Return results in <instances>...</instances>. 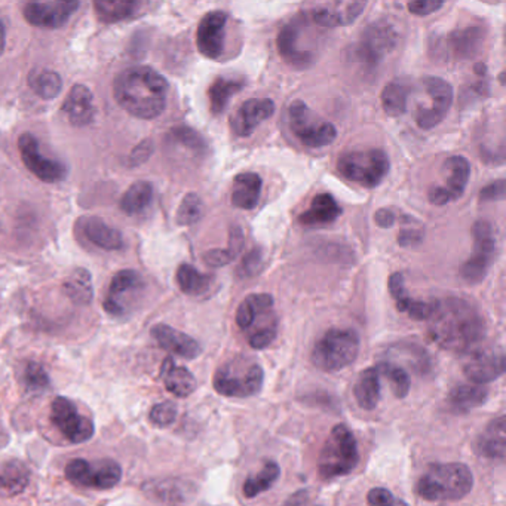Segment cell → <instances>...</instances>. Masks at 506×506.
<instances>
[{"label":"cell","instance_id":"1","mask_svg":"<svg viewBox=\"0 0 506 506\" xmlns=\"http://www.w3.org/2000/svg\"><path fill=\"white\" fill-rule=\"evenodd\" d=\"M428 322L431 339L449 352L470 353L486 339L484 316L474 303L461 297L437 300Z\"/></svg>","mask_w":506,"mask_h":506},{"label":"cell","instance_id":"2","mask_svg":"<svg viewBox=\"0 0 506 506\" xmlns=\"http://www.w3.org/2000/svg\"><path fill=\"white\" fill-rule=\"evenodd\" d=\"M166 93L168 81L147 65L122 70L114 82V100L122 109L138 119L161 116L166 107Z\"/></svg>","mask_w":506,"mask_h":506},{"label":"cell","instance_id":"3","mask_svg":"<svg viewBox=\"0 0 506 506\" xmlns=\"http://www.w3.org/2000/svg\"><path fill=\"white\" fill-rule=\"evenodd\" d=\"M474 487V475L465 463H432L417 482L416 491L430 502H454Z\"/></svg>","mask_w":506,"mask_h":506},{"label":"cell","instance_id":"4","mask_svg":"<svg viewBox=\"0 0 506 506\" xmlns=\"http://www.w3.org/2000/svg\"><path fill=\"white\" fill-rule=\"evenodd\" d=\"M360 461L357 440L348 426L336 425L318 458V474L324 481L351 474Z\"/></svg>","mask_w":506,"mask_h":506},{"label":"cell","instance_id":"5","mask_svg":"<svg viewBox=\"0 0 506 506\" xmlns=\"http://www.w3.org/2000/svg\"><path fill=\"white\" fill-rule=\"evenodd\" d=\"M264 372L252 358L235 357L220 365L213 377L215 391L229 398L254 397L262 391Z\"/></svg>","mask_w":506,"mask_h":506},{"label":"cell","instance_id":"6","mask_svg":"<svg viewBox=\"0 0 506 506\" xmlns=\"http://www.w3.org/2000/svg\"><path fill=\"white\" fill-rule=\"evenodd\" d=\"M360 353V336L351 328H330L313 346L311 361L321 372H341Z\"/></svg>","mask_w":506,"mask_h":506},{"label":"cell","instance_id":"7","mask_svg":"<svg viewBox=\"0 0 506 506\" xmlns=\"http://www.w3.org/2000/svg\"><path fill=\"white\" fill-rule=\"evenodd\" d=\"M391 170L388 154L382 149L351 150L337 159V171L349 182L365 189L379 186Z\"/></svg>","mask_w":506,"mask_h":506},{"label":"cell","instance_id":"8","mask_svg":"<svg viewBox=\"0 0 506 506\" xmlns=\"http://www.w3.org/2000/svg\"><path fill=\"white\" fill-rule=\"evenodd\" d=\"M400 35L388 21H376L361 32L360 39L351 49L352 60L365 72H372L397 48Z\"/></svg>","mask_w":506,"mask_h":506},{"label":"cell","instance_id":"9","mask_svg":"<svg viewBox=\"0 0 506 506\" xmlns=\"http://www.w3.org/2000/svg\"><path fill=\"white\" fill-rule=\"evenodd\" d=\"M288 125L294 137L311 149H322L336 142V126L318 116L302 100H294L288 105Z\"/></svg>","mask_w":506,"mask_h":506},{"label":"cell","instance_id":"10","mask_svg":"<svg viewBox=\"0 0 506 506\" xmlns=\"http://www.w3.org/2000/svg\"><path fill=\"white\" fill-rule=\"evenodd\" d=\"M498 255V236L493 224L478 220L474 224V253L461 264V280L470 285H477L486 280Z\"/></svg>","mask_w":506,"mask_h":506},{"label":"cell","instance_id":"11","mask_svg":"<svg viewBox=\"0 0 506 506\" xmlns=\"http://www.w3.org/2000/svg\"><path fill=\"white\" fill-rule=\"evenodd\" d=\"M65 477L74 486L94 491H109L118 486L122 480L121 465L112 459L88 461L74 459L65 466Z\"/></svg>","mask_w":506,"mask_h":506},{"label":"cell","instance_id":"12","mask_svg":"<svg viewBox=\"0 0 506 506\" xmlns=\"http://www.w3.org/2000/svg\"><path fill=\"white\" fill-rule=\"evenodd\" d=\"M49 419L61 435L72 444L90 442L95 432L94 422L90 417L79 413L76 404L69 398L57 397L54 400Z\"/></svg>","mask_w":506,"mask_h":506},{"label":"cell","instance_id":"13","mask_svg":"<svg viewBox=\"0 0 506 506\" xmlns=\"http://www.w3.org/2000/svg\"><path fill=\"white\" fill-rule=\"evenodd\" d=\"M423 86L432 103L430 107L419 109L416 124L421 130L428 131L440 125L446 118L450 107L453 104L454 91L449 82L438 76H426L423 79Z\"/></svg>","mask_w":506,"mask_h":506},{"label":"cell","instance_id":"14","mask_svg":"<svg viewBox=\"0 0 506 506\" xmlns=\"http://www.w3.org/2000/svg\"><path fill=\"white\" fill-rule=\"evenodd\" d=\"M18 150H20L21 161L25 168L36 175L37 179L45 183H58L65 179L67 168L64 164L48 159L41 154L39 142L35 135L25 133L18 138Z\"/></svg>","mask_w":506,"mask_h":506},{"label":"cell","instance_id":"15","mask_svg":"<svg viewBox=\"0 0 506 506\" xmlns=\"http://www.w3.org/2000/svg\"><path fill=\"white\" fill-rule=\"evenodd\" d=\"M304 25H306L304 16H296L283 25L276 37L278 53L283 61L294 69H308L315 63V54L302 46Z\"/></svg>","mask_w":506,"mask_h":506},{"label":"cell","instance_id":"16","mask_svg":"<svg viewBox=\"0 0 506 506\" xmlns=\"http://www.w3.org/2000/svg\"><path fill=\"white\" fill-rule=\"evenodd\" d=\"M227 14L224 11H211L203 15L196 30V46L203 57L219 60L226 48Z\"/></svg>","mask_w":506,"mask_h":506},{"label":"cell","instance_id":"17","mask_svg":"<svg viewBox=\"0 0 506 506\" xmlns=\"http://www.w3.org/2000/svg\"><path fill=\"white\" fill-rule=\"evenodd\" d=\"M79 8L76 0L30 2L23 9L25 20L39 29H60Z\"/></svg>","mask_w":506,"mask_h":506},{"label":"cell","instance_id":"18","mask_svg":"<svg viewBox=\"0 0 506 506\" xmlns=\"http://www.w3.org/2000/svg\"><path fill=\"white\" fill-rule=\"evenodd\" d=\"M275 114V103L271 98H250L239 105L235 114H232L231 128L238 137H250Z\"/></svg>","mask_w":506,"mask_h":506},{"label":"cell","instance_id":"19","mask_svg":"<svg viewBox=\"0 0 506 506\" xmlns=\"http://www.w3.org/2000/svg\"><path fill=\"white\" fill-rule=\"evenodd\" d=\"M154 342L168 352L179 355L184 360H194L203 353V348L193 337L186 332H179L166 324H156L150 330Z\"/></svg>","mask_w":506,"mask_h":506},{"label":"cell","instance_id":"20","mask_svg":"<svg viewBox=\"0 0 506 506\" xmlns=\"http://www.w3.org/2000/svg\"><path fill=\"white\" fill-rule=\"evenodd\" d=\"M486 32L481 25H468L454 30L446 37V53L458 61L471 60L481 53Z\"/></svg>","mask_w":506,"mask_h":506},{"label":"cell","instance_id":"21","mask_svg":"<svg viewBox=\"0 0 506 506\" xmlns=\"http://www.w3.org/2000/svg\"><path fill=\"white\" fill-rule=\"evenodd\" d=\"M463 372L475 385L496 381L505 372V357L502 351H480L474 353L463 367Z\"/></svg>","mask_w":506,"mask_h":506},{"label":"cell","instance_id":"22","mask_svg":"<svg viewBox=\"0 0 506 506\" xmlns=\"http://www.w3.org/2000/svg\"><path fill=\"white\" fill-rule=\"evenodd\" d=\"M389 292L391 296L395 300L397 309L400 313H407L410 318L416 321H428L432 315L435 302H421V300H413L410 297L407 288H405L404 275L400 272H395L389 278Z\"/></svg>","mask_w":506,"mask_h":506},{"label":"cell","instance_id":"23","mask_svg":"<svg viewBox=\"0 0 506 506\" xmlns=\"http://www.w3.org/2000/svg\"><path fill=\"white\" fill-rule=\"evenodd\" d=\"M63 112L74 126L90 125L95 116V105H94V95L90 88L82 84H77L63 103Z\"/></svg>","mask_w":506,"mask_h":506},{"label":"cell","instance_id":"24","mask_svg":"<svg viewBox=\"0 0 506 506\" xmlns=\"http://www.w3.org/2000/svg\"><path fill=\"white\" fill-rule=\"evenodd\" d=\"M193 484L183 480H158L150 481L143 486V491L154 502L163 505L177 506L186 502L187 499L193 496Z\"/></svg>","mask_w":506,"mask_h":506},{"label":"cell","instance_id":"25","mask_svg":"<svg viewBox=\"0 0 506 506\" xmlns=\"http://www.w3.org/2000/svg\"><path fill=\"white\" fill-rule=\"evenodd\" d=\"M506 419L499 416L487 425L475 442V451L480 458L502 461L506 450Z\"/></svg>","mask_w":506,"mask_h":506},{"label":"cell","instance_id":"26","mask_svg":"<svg viewBox=\"0 0 506 506\" xmlns=\"http://www.w3.org/2000/svg\"><path fill=\"white\" fill-rule=\"evenodd\" d=\"M143 287V281L134 271H121L112 278L109 293L104 300V311L112 316H122L125 313V308L122 304V300L126 294L134 293L138 288Z\"/></svg>","mask_w":506,"mask_h":506},{"label":"cell","instance_id":"27","mask_svg":"<svg viewBox=\"0 0 506 506\" xmlns=\"http://www.w3.org/2000/svg\"><path fill=\"white\" fill-rule=\"evenodd\" d=\"M79 226H81L82 233L85 236L86 241H90L95 247L103 248L105 252H116L124 247L121 232L109 226L100 217H95V215L84 217L79 222Z\"/></svg>","mask_w":506,"mask_h":506},{"label":"cell","instance_id":"28","mask_svg":"<svg viewBox=\"0 0 506 506\" xmlns=\"http://www.w3.org/2000/svg\"><path fill=\"white\" fill-rule=\"evenodd\" d=\"M341 215L342 208L334 196L330 193H320L313 199L311 207L300 214L299 223L308 227L327 226L334 223Z\"/></svg>","mask_w":506,"mask_h":506},{"label":"cell","instance_id":"29","mask_svg":"<svg viewBox=\"0 0 506 506\" xmlns=\"http://www.w3.org/2000/svg\"><path fill=\"white\" fill-rule=\"evenodd\" d=\"M263 180L255 173H243L233 180L231 203L239 210L252 211L259 205Z\"/></svg>","mask_w":506,"mask_h":506},{"label":"cell","instance_id":"30","mask_svg":"<svg viewBox=\"0 0 506 506\" xmlns=\"http://www.w3.org/2000/svg\"><path fill=\"white\" fill-rule=\"evenodd\" d=\"M30 471L25 461L8 459L0 461V498H14L27 489Z\"/></svg>","mask_w":506,"mask_h":506},{"label":"cell","instance_id":"31","mask_svg":"<svg viewBox=\"0 0 506 506\" xmlns=\"http://www.w3.org/2000/svg\"><path fill=\"white\" fill-rule=\"evenodd\" d=\"M161 377H163L166 391L179 398L189 397L198 386L193 374L186 367L175 364L174 360L171 357L165 358L164 361L163 367H161Z\"/></svg>","mask_w":506,"mask_h":506},{"label":"cell","instance_id":"32","mask_svg":"<svg viewBox=\"0 0 506 506\" xmlns=\"http://www.w3.org/2000/svg\"><path fill=\"white\" fill-rule=\"evenodd\" d=\"M442 173L446 177V186H442L450 194L451 201L461 198L465 193L471 179V164L463 156H450L442 165Z\"/></svg>","mask_w":506,"mask_h":506},{"label":"cell","instance_id":"33","mask_svg":"<svg viewBox=\"0 0 506 506\" xmlns=\"http://www.w3.org/2000/svg\"><path fill=\"white\" fill-rule=\"evenodd\" d=\"M245 79L239 76H220L211 84L208 90L211 114H222L227 109L232 98L245 88Z\"/></svg>","mask_w":506,"mask_h":506},{"label":"cell","instance_id":"34","mask_svg":"<svg viewBox=\"0 0 506 506\" xmlns=\"http://www.w3.org/2000/svg\"><path fill=\"white\" fill-rule=\"evenodd\" d=\"M489 398V389L475 383H461L451 389L447 402L454 413H466L484 404Z\"/></svg>","mask_w":506,"mask_h":506},{"label":"cell","instance_id":"35","mask_svg":"<svg viewBox=\"0 0 506 506\" xmlns=\"http://www.w3.org/2000/svg\"><path fill=\"white\" fill-rule=\"evenodd\" d=\"M273 306V297L271 294H252L239 304L236 311V325L243 332H248L254 327L255 322L262 316L272 313Z\"/></svg>","mask_w":506,"mask_h":506},{"label":"cell","instance_id":"36","mask_svg":"<svg viewBox=\"0 0 506 506\" xmlns=\"http://www.w3.org/2000/svg\"><path fill=\"white\" fill-rule=\"evenodd\" d=\"M353 395L361 409L372 412L381 402V374L376 367L364 370L358 377Z\"/></svg>","mask_w":506,"mask_h":506},{"label":"cell","instance_id":"37","mask_svg":"<svg viewBox=\"0 0 506 506\" xmlns=\"http://www.w3.org/2000/svg\"><path fill=\"white\" fill-rule=\"evenodd\" d=\"M365 9V4L362 2H352L344 6L343 11H334L332 8H316L311 13V18L316 25L321 27H339V25H352L353 21L357 20L358 16L362 14Z\"/></svg>","mask_w":506,"mask_h":506},{"label":"cell","instance_id":"38","mask_svg":"<svg viewBox=\"0 0 506 506\" xmlns=\"http://www.w3.org/2000/svg\"><path fill=\"white\" fill-rule=\"evenodd\" d=\"M243 247H245V235H243V229L239 226H232L229 232V243L224 250H210V252L203 254V262L210 266V268H223L227 264L235 262L236 257L241 254Z\"/></svg>","mask_w":506,"mask_h":506},{"label":"cell","instance_id":"39","mask_svg":"<svg viewBox=\"0 0 506 506\" xmlns=\"http://www.w3.org/2000/svg\"><path fill=\"white\" fill-rule=\"evenodd\" d=\"M410 85L405 82L395 79L389 82L381 94L382 107L391 118H398L407 112L409 104Z\"/></svg>","mask_w":506,"mask_h":506},{"label":"cell","instance_id":"40","mask_svg":"<svg viewBox=\"0 0 506 506\" xmlns=\"http://www.w3.org/2000/svg\"><path fill=\"white\" fill-rule=\"evenodd\" d=\"M386 355L397 358V360L407 361V364L416 370L421 376L428 374L432 369L430 353L426 352L425 349L421 348L419 344L395 343L386 351Z\"/></svg>","mask_w":506,"mask_h":506},{"label":"cell","instance_id":"41","mask_svg":"<svg viewBox=\"0 0 506 506\" xmlns=\"http://www.w3.org/2000/svg\"><path fill=\"white\" fill-rule=\"evenodd\" d=\"M140 4L133 0H97L94 4L98 20L107 25L128 20L134 15Z\"/></svg>","mask_w":506,"mask_h":506},{"label":"cell","instance_id":"42","mask_svg":"<svg viewBox=\"0 0 506 506\" xmlns=\"http://www.w3.org/2000/svg\"><path fill=\"white\" fill-rule=\"evenodd\" d=\"M63 292L76 304H90L94 297L90 272L86 269H74L63 283Z\"/></svg>","mask_w":506,"mask_h":506},{"label":"cell","instance_id":"43","mask_svg":"<svg viewBox=\"0 0 506 506\" xmlns=\"http://www.w3.org/2000/svg\"><path fill=\"white\" fill-rule=\"evenodd\" d=\"M154 199V186L149 182H137L124 193L119 207L126 214H138L149 207Z\"/></svg>","mask_w":506,"mask_h":506},{"label":"cell","instance_id":"44","mask_svg":"<svg viewBox=\"0 0 506 506\" xmlns=\"http://www.w3.org/2000/svg\"><path fill=\"white\" fill-rule=\"evenodd\" d=\"M177 283H179L180 290L187 296H201L210 290L213 278L205 273H201L192 264L184 263L177 269Z\"/></svg>","mask_w":506,"mask_h":506},{"label":"cell","instance_id":"45","mask_svg":"<svg viewBox=\"0 0 506 506\" xmlns=\"http://www.w3.org/2000/svg\"><path fill=\"white\" fill-rule=\"evenodd\" d=\"M281 475V468L276 461H269L264 463L259 474L245 480L243 486V496L247 499L255 498L260 493L269 491Z\"/></svg>","mask_w":506,"mask_h":506},{"label":"cell","instance_id":"46","mask_svg":"<svg viewBox=\"0 0 506 506\" xmlns=\"http://www.w3.org/2000/svg\"><path fill=\"white\" fill-rule=\"evenodd\" d=\"M29 85L44 100H54L60 95L63 81L54 70H35L30 74Z\"/></svg>","mask_w":506,"mask_h":506},{"label":"cell","instance_id":"47","mask_svg":"<svg viewBox=\"0 0 506 506\" xmlns=\"http://www.w3.org/2000/svg\"><path fill=\"white\" fill-rule=\"evenodd\" d=\"M376 369L381 376H385L388 379L395 397L402 400L409 395L412 382H410L409 374L402 367L393 364V362H381Z\"/></svg>","mask_w":506,"mask_h":506},{"label":"cell","instance_id":"48","mask_svg":"<svg viewBox=\"0 0 506 506\" xmlns=\"http://www.w3.org/2000/svg\"><path fill=\"white\" fill-rule=\"evenodd\" d=\"M170 137L175 144L186 147L196 154H208V143L203 134H199L198 131L189 126H177L173 128L170 133Z\"/></svg>","mask_w":506,"mask_h":506},{"label":"cell","instance_id":"49","mask_svg":"<svg viewBox=\"0 0 506 506\" xmlns=\"http://www.w3.org/2000/svg\"><path fill=\"white\" fill-rule=\"evenodd\" d=\"M203 203L201 196L196 193H187L177 210L175 222L179 226H192L198 223L199 220L203 219Z\"/></svg>","mask_w":506,"mask_h":506},{"label":"cell","instance_id":"50","mask_svg":"<svg viewBox=\"0 0 506 506\" xmlns=\"http://www.w3.org/2000/svg\"><path fill=\"white\" fill-rule=\"evenodd\" d=\"M49 376L45 369L37 362H27L23 372V383L30 392H42L49 386Z\"/></svg>","mask_w":506,"mask_h":506},{"label":"cell","instance_id":"51","mask_svg":"<svg viewBox=\"0 0 506 506\" xmlns=\"http://www.w3.org/2000/svg\"><path fill=\"white\" fill-rule=\"evenodd\" d=\"M150 422L159 428L173 425L177 419V405L174 402H164L156 404L150 410Z\"/></svg>","mask_w":506,"mask_h":506},{"label":"cell","instance_id":"52","mask_svg":"<svg viewBox=\"0 0 506 506\" xmlns=\"http://www.w3.org/2000/svg\"><path fill=\"white\" fill-rule=\"evenodd\" d=\"M262 268H263V252L260 248H254L245 254L243 263L239 264L238 275L241 278H250V276L257 275Z\"/></svg>","mask_w":506,"mask_h":506},{"label":"cell","instance_id":"53","mask_svg":"<svg viewBox=\"0 0 506 506\" xmlns=\"http://www.w3.org/2000/svg\"><path fill=\"white\" fill-rule=\"evenodd\" d=\"M367 503L369 506H409L402 499L395 498L388 489H382V487L370 491Z\"/></svg>","mask_w":506,"mask_h":506},{"label":"cell","instance_id":"54","mask_svg":"<svg viewBox=\"0 0 506 506\" xmlns=\"http://www.w3.org/2000/svg\"><path fill=\"white\" fill-rule=\"evenodd\" d=\"M505 180L499 179L496 182L487 184L482 187L480 193H478V201L480 203H496V201H503L505 199Z\"/></svg>","mask_w":506,"mask_h":506},{"label":"cell","instance_id":"55","mask_svg":"<svg viewBox=\"0 0 506 506\" xmlns=\"http://www.w3.org/2000/svg\"><path fill=\"white\" fill-rule=\"evenodd\" d=\"M444 6L442 0H417V2H410L407 5L410 13L417 16L431 15V14L437 13Z\"/></svg>","mask_w":506,"mask_h":506},{"label":"cell","instance_id":"56","mask_svg":"<svg viewBox=\"0 0 506 506\" xmlns=\"http://www.w3.org/2000/svg\"><path fill=\"white\" fill-rule=\"evenodd\" d=\"M423 241V233L416 229H405L398 235V243L402 247H416Z\"/></svg>","mask_w":506,"mask_h":506},{"label":"cell","instance_id":"57","mask_svg":"<svg viewBox=\"0 0 506 506\" xmlns=\"http://www.w3.org/2000/svg\"><path fill=\"white\" fill-rule=\"evenodd\" d=\"M152 152H154V146H152V143H150L149 140L140 143V144L133 150V154H131V163L134 164V165L146 163Z\"/></svg>","mask_w":506,"mask_h":506},{"label":"cell","instance_id":"58","mask_svg":"<svg viewBox=\"0 0 506 506\" xmlns=\"http://www.w3.org/2000/svg\"><path fill=\"white\" fill-rule=\"evenodd\" d=\"M374 222L382 229H391L393 223H395V214H393L392 211L388 210V208H379L374 213Z\"/></svg>","mask_w":506,"mask_h":506},{"label":"cell","instance_id":"59","mask_svg":"<svg viewBox=\"0 0 506 506\" xmlns=\"http://www.w3.org/2000/svg\"><path fill=\"white\" fill-rule=\"evenodd\" d=\"M309 493L306 491H299L290 496V498L283 502V506H304L308 503Z\"/></svg>","mask_w":506,"mask_h":506},{"label":"cell","instance_id":"60","mask_svg":"<svg viewBox=\"0 0 506 506\" xmlns=\"http://www.w3.org/2000/svg\"><path fill=\"white\" fill-rule=\"evenodd\" d=\"M6 45V30H5L4 21L0 18V55L4 54Z\"/></svg>","mask_w":506,"mask_h":506}]
</instances>
